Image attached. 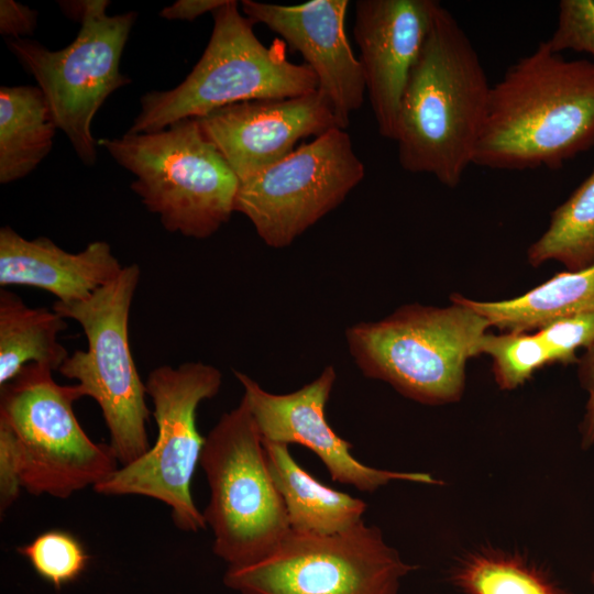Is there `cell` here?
<instances>
[{
  "label": "cell",
  "mask_w": 594,
  "mask_h": 594,
  "mask_svg": "<svg viewBox=\"0 0 594 594\" xmlns=\"http://www.w3.org/2000/svg\"><path fill=\"white\" fill-rule=\"evenodd\" d=\"M226 2L227 0H178L165 7L160 15L167 20L194 21L205 13H212Z\"/></svg>",
  "instance_id": "30"
},
{
  "label": "cell",
  "mask_w": 594,
  "mask_h": 594,
  "mask_svg": "<svg viewBox=\"0 0 594 594\" xmlns=\"http://www.w3.org/2000/svg\"><path fill=\"white\" fill-rule=\"evenodd\" d=\"M491 85L466 32L439 1L399 105L398 162L457 187L473 156Z\"/></svg>",
  "instance_id": "2"
},
{
  "label": "cell",
  "mask_w": 594,
  "mask_h": 594,
  "mask_svg": "<svg viewBox=\"0 0 594 594\" xmlns=\"http://www.w3.org/2000/svg\"><path fill=\"white\" fill-rule=\"evenodd\" d=\"M222 374L204 362L153 369L146 394L153 404L157 437L138 460L120 465L94 487L101 495H140L166 504L175 526L187 532L207 527L195 505L191 481L205 443L196 425L199 405L220 391Z\"/></svg>",
  "instance_id": "9"
},
{
  "label": "cell",
  "mask_w": 594,
  "mask_h": 594,
  "mask_svg": "<svg viewBox=\"0 0 594 594\" xmlns=\"http://www.w3.org/2000/svg\"><path fill=\"white\" fill-rule=\"evenodd\" d=\"M578 377L586 393L584 414L579 426L582 449L594 447V342L578 359Z\"/></svg>",
  "instance_id": "28"
},
{
  "label": "cell",
  "mask_w": 594,
  "mask_h": 594,
  "mask_svg": "<svg viewBox=\"0 0 594 594\" xmlns=\"http://www.w3.org/2000/svg\"><path fill=\"white\" fill-rule=\"evenodd\" d=\"M594 147V62L542 41L491 86L473 164L557 169Z\"/></svg>",
  "instance_id": "1"
},
{
  "label": "cell",
  "mask_w": 594,
  "mask_h": 594,
  "mask_svg": "<svg viewBox=\"0 0 594 594\" xmlns=\"http://www.w3.org/2000/svg\"><path fill=\"white\" fill-rule=\"evenodd\" d=\"M196 119L240 182L290 155L299 140L339 128L329 100L319 90L238 102Z\"/></svg>",
  "instance_id": "14"
},
{
  "label": "cell",
  "mask_w": 594,
  "mask_h": 594,
  "mask_svg": "<svg viewBox=\"0 0 594 594\" xmlns=\"http://www.w3.org/2000/svg\"><path fill=\"white\" fill-rule=\"evenodd\" d=\"M436 0H359L354 40L380 134L395 139L400 100L427 34Z\"/></svg>",
  "instance_id": "16"
},
{
  "label": "cell",
  "mask_w": 594,
  "mask_h": 594,
  "mask_svg": "<svg viewBox=\"0 0 594 594\" xmlns=\"http://www.w3.org/2000/svg\"><path fill=\"white\" fill-rule=\"evenodd\" d=\"M68 327L55 310L29 307L7 288L0 289V386L29 363L58 371L69 356L58 334Z\"/></svg>",
  "instance_id": "21"
},
{
  "label": "cell",
  "mask_w": 594,
  "mask_h": 594,
  "mask_svg": "<svg viewBox=\"0 0 594 594\" xmlns=\"http://www.w3.org/2000/svg\"><path fill=\"white\" fill-rule=\"evenodd\" d=\"M504 332H531L575 315L594 312V264L560 272L527 293L505 300H476L453 294Z\"/></svg>",
  "instance_id": "19"
},
{
  "label": "cell",
  "mask_w": 594,
  "mask_h": 594,
  "mask_svg": "<svg viewBox=\"0 0 594 594\" xmlns=\"http://www.w3.org/2000/svg\"><path fill=\"white\" fill-rule=\"evenodd\" d=\"M450 302L407 304L381 320L350 326L345 341L359 370L419 404L459 402L468 362L481 354L491 326L453 294Z\"/></svg>",
  "instance_id": "3"
},
{
  "label": "cell",
  "mask_w": 594,
  "mask_h": 594,
  "mask_svg": "<svg viewBox=\"0 0 594 594\" xmlns=\"http://www.w3.org/2000/svg\"><path fill=\"white\" fill-rule=\"evenodd\" d=\"M213 29L204 54L184 81L170 90L146 92L128 133H151L187 118L256 99H284L318 90L306 64L287 59L280 43L264 45L238 1L212 13Z\"/></svg>",
  "instance_id": "5"
},
{
  "label": "cell",
  "mask_w": 594,
  "mask_h": 594,
  "mask_svg": "<svg viewBox=\"0 0 594 594\" xmlns=\"http://www.w3.org/2000/svg\"><path fill=\"white\" fill-rule=\"evenodd\" d=\"M233 374L243 388L242 397L264 441L300 444L312 451L330 477L360 492L374 493L394 481L440 485L425 472L377 469L360 462L352 444L338 436L326 417V406L337 380L333 365L326 366L310 383L287 394H273L240 371Z\"/></svg>",
  "instance_id": "13"
},
{
  "label": "cell",
  "mask_w": 594,
  "mask_h": 594,
  "mask_svg": "<svg viewBox=\"0 0 594 594\" xmlns=\"http://www.w3.org/2000/svg\"><path fill=\"white\" fill-rule=\"evenodd\" d=\"M462 594H568L542 565L520 552L482 547L450 571Z\"/></svg>",
  "instance_id": "22"
},
{
  "label": "cell",
  "mask_w": 594,
  "mask_h": 594,
  "mask_svg": "<svg viewBox=\"0 0 594 594\" xmlns=\"http://www.w3.org/2000/svg\"><path fill=\"white\" fill-rule=\"evenodd\" d=\"M591 581H592V584L594 585V572H593V574H592Z\"/></svg>",
  "instance_id": "31"
},
{
  "label": "cell",
  "mask_w": 594,
  "mask_h": 594,
  "mask_svg": "<svg viewBox=\"0 0 594 594\" xmlns=\"http://www.w3.org/2000/svg\"><path fill=\"white\" fill-rule=\"evenodd\" d=\"M36 573L61 587L77 579L85 570L88 556L76 537L62 530L38 535L31 542L18 548Z\"/></svg>",
  "instance_id": "25"
},
{
  "label": "cell",
  "mask_w": 594,
  "mask_h": 594,
  "mask_svg": "<svg viewBox=\"0 0 594 594\" xmlns=\"http://www.w3.org/2000/svg\"><path fill=\"white\" fill-rule=\"evenodd\" d=\"M57 125L43 91L35 86L0 88V183L25 177L53 145Z\"/></svg>",
  "instance_id": "20"
},
{
  "label": "cell",
  "mask_w": 594,
  "mask_h": 594,
  "mask_svg": "<svg viewBox=\"0 0 594 594\" xmlns=\"http://www.w3.org/2000/svg\"><path fill=\"white\" fill-rule=\"evenodd\" d=\"M364 175L349 133L333 128L240 182L234 212L266 245L283 249L341 205Z\"/></svg>",
  "instance_id": "12"
},
{
  "label": "cell",
  "mask_w": 594,
  "mask_h": 594,
  "mask_svg": "<svg viewBox=\"0 0 594 594\" xmlns=\"http://www.w3.org/2000/svg\"><path fill=\"white\" fill-rule=\"evenodd\" d=\"M140 276L138 264L123 266L113 280L87 298L56 300L52 307L81 327L88 344L86 350L70 354L58 372L75 380L85 396L98 404L109 431V444L121 465L138 460L151 448L146 387L129 339L130 310Z\"/></svg>",
  "instance_id": "8"
},
{
  "label": "cell",
  "mask_w": 594,
  "mask_h": 594,
  "mask_svg": "<svg viewBox=\"0 0 594 594\" xmlns=\"http://www.w3.org/2000/svg\"><path fill=\"white\" fill-rule=\"evenodd\" d=\"M107 0L78 2L80 20L76 38L66 47L51 51L42 44L14 38L9 48L30 72L43 91L57 129L69 139L86 165H94L97 141L91 122L106 99L130 84L120 72V59L135 12L109 15Z\"/></svg>",
  "instance_id": "11"
},
{
  "label": "cell",
  "mask_w": 594,
  "mask_h": 594,
  "mask_svg": "<svg viewBox=\"0 0 594 594\" xmlns=\"http://www.w3.org/2000/svg\"><path fill=\"white\" fill-rule=\"evenodd\" d=\"M268 470L284 502L290 530L334 535L363 520L367 504L324 485L302 469L288 446L264 441Z\"/></svg>",
  "instance_id": "18"
},
{
  "label": "cell",
  "mask_w": 594,
  "mask_h": 594,
  "mask_svg": "<svg viewBox=\"0 0 594 594\" xmlns=\"http://www.w3.org/2000/svg\"><path fill=\"white\" fill-rule=\"evenodd\" d=\"M46 365L29 363L0 386V437L11 446L21 486L33 495L68 498L92 488L118 468L110 444L94 442L81 428L76 385H61Z\"/></svg>",
  "instance_id": "4"
},
{
  "label": "cell",
  "mask_w": 594,
  "mask_h": 594,
  "mask_svg": "<svg viewBox=\"0 0 594 594\" xmlns=\"http://www.w3.org/2000/svg\"><path fill=\"white\" fill-rule=\"evenodd\" d=\"M547 43L558 53L572 51L594 57V0H561L557 25Z\"/></svg>",
  "instance_id": "26"
},
{
  "label": "cell",
  "mask_w": 594,
  "mask_h": 594,
  "mask_svg": "<svg viewBox=\"0 0 594 594\" xmlns=\"http://www.w3.org/2000/svg\"><path fill=\"white\" fill-rule=\"evenodd\" d=\"M199 464L210 488L202 514L213 535V553L228 566L250 564L270 553L290 526L243 397L205 437Z\"/></svg>",
  "instance_id": "7"
},
{
  "label": "cell",
  "mask_w": 594,
  "mask_h": 594,
  "mask_svg": "<svg viewBox=\"0 0 594 594\" xmlns=\"http://www.w3.org/2000/svg\"><path fill=\"white\" fill-rule=\"evenodd\" d=\"M123 266L106 241L72 253L51 239L28 240L12 228L0 229V286H28L51 293L57 301L87 298L113 280Z\"/></svg>",
  "instance_id": "17"
},
{
  "label": "cell",
  "mask_w": 594,
  "mask_h": 594,
  "mask_svg": "<svg viewBox=\"0 0 594 594\" xmlns=\"http://www.w3.org/2000/svg\"><path fill=\"white\" fill-rule=\"evenodd\" d=\"M535 332L549 348L554 363H574L576 351L594 342V312L563 317Z\"/></svg>",
  "instance_id": "27"
},
{
  "label": "cell",
  "mask_w": 594,
  "mask_h": 594,
  "mask_svg": "<svg viewBox=\"0 0 594 594\" xmlns=\"http://www.w3.org/2000/svg\"><path fill=\"white\" fill-rule=\"evenodd\" d=\"M349 3L348 0H311L296 6L241 2L252 23L264 24L301 54L343 130L349 127L352 113L361 108L366 92L361 64L344 30Z\"/></svg>",
  "instance_id": "15"
},
{
  "label": "cell",
  "mask_w": 594,
  "mask_h": 594,
  "mask_svg": "<svg viewBox=\"0 0 594 594\" xmlns=\"http://www.w3.org/2000/svg\"><path fill=\"white\" fill-rule=\"evenodd\" d=\"M98 143L135 176L131 189L168 232L207 239L234 212L240 180L196 118Z\"/></svg>",
  "instance_id": "6"
},
{
  "label": "cell",
  "mask_w": 594,
  "mask_h": 594,
  "mask_svg": "<svg viewBox=\"0 0 594 594\" xmlns=\"http://www.w3.org/2000/svg\"><path fill=\"white\" fill-rule=\"evenodd\" d=\"M481 354L491 356L495 382L503 391L520 387L536 371L554 363L549 348L535 331L487 332L481 342Z\"/></svg>",
  "instance_id": "24"
},
{
  "label": "cell",
  "mask_w": 594,
  "mask_h": 594,
  "mask_svg": "<svg viewBox=\"0 0 594 594\" xmlns=\"http://www.w3.org/2000/svg\"><path fill=\"white\" fill-rule=\"evenodd\" d=\"M554 261L566 271L594 264V168L550 215L544 232L527 250V262L539 267Z\"/></svg>",
  "instance_id": "23"
},
{
  "label": "cell",
  "mask_w": 594,
  "mask_h": 594,
  "mask_svg": "<svg viewBox=\"0 0 594 594\" xmlns=\"http://www.w3.org/2000/svg\"><path fill=\"white\" fill-rule=\"evenodd\" d=\"M37 12L12 0L0 1V32L20 38L33 33Z\"/></svg>",
  "instance_id": "29"
},
{
  "label": "cell",
  "mask_w": 594,
  "mask_h": 594,
  "mask_svg": "<svg viewBox=\"0 0 594 594\" xmlns=\"http://www.w3.org/2000/svg\"><path fill=\"white\" fill-rule=\"evenodd\" d=\"M417 568L362 520L334 535L290 530L262 559L228 566L223 584L240 594H398Z\"/></svg>",
  "instance_id": "10"
}]
</instances>
